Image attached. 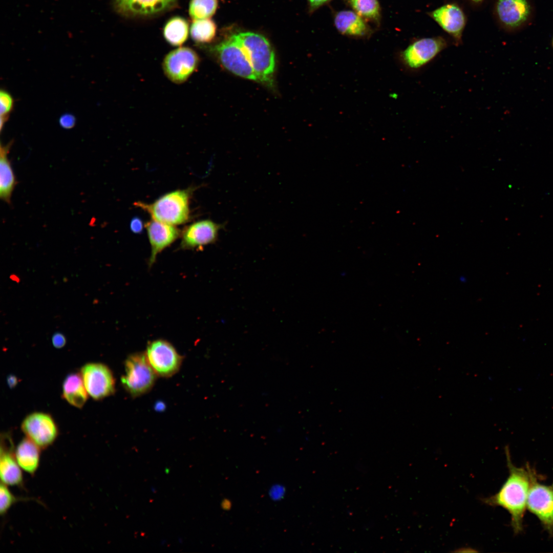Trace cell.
Returning <instances> with one entry per match:
<instances>
[{
  "instance_id": "4dcf8cb0",
  "label": "cell",
  "mask_w": 553,
  "mask_h": 553,
  "mask_svg": "<svg viewBox=\"0 0 553 553\" xmlns=\"http://www.w3.org/2000/svg\"><path fill=\"white\" fill-rule=\"evenodd\" d=\"M331 0H308L311 10H315Z\"/></svg>"
},
{
  "instance_id": "2e32d148",
  "label": "cell",
  "mask_w": 553,
  "mask_h": 553,
  "mask_svg": "<svg viewBox=\"0 0 553 553\" xmlns=\"http://www.w3.org/2000/svg\"><path fill=\"white\" fill-rule=\"evenodd\" d=\"M145 225L151 246L148 261L151 267L155 263L157 255L179 237L180 231L174 225L154 219L147 222Z\"/></svg>"
},
{
  "instance_id": "7c38bea8",
  "label": "cell",
  "mask_w": 553,
  "mask_h": 553,
  "mask_svg": "<svg viewBox=\"0 0 553 553\" xmlns=\"http://www.w3.org/2000/svg\"><path fill=\"white\" fill-rule=\"evenodd\" d=\"M145 355L156 374L162 377H169L175 374L182 361L174 347L163 339L150 342Z\"/></svg>"
},
{
  "instance_id": "52a82bcc",
  "label": "cell",
  "mask_w": 553,
  "mask_h": 553,
  "mask_svg": "<svg viewBox=\"0 0 553 553\" xmlns=\"http://www.w3.org/2000/svg\"><path fill=\"white\" fill-rule=\"evenodd\" d=\"M536 473L533 477L527 500V509L539 520L544 529L553 535V484H543Z\"/></svg>"
},
{
  "instance_id": "8fae6325",
  "label": "cell",
  "mask_w": 553,
  "mask_h": 553,
  "mask_svg": "<svg viewBox=\"0 0 553 553\" xmlns=\"http://www.w3.org/2000/svg\"><path fill=\"white\" fill-rule=\"evenodd\" d=\"M80 375L88 394L94 399L99 400L114 393V377L107 365L87 363L82 367Z\"/></svg>"
},
{
  "instance_id": "83f0119b",
  "label": "cell",
  "mask_w": 553,
  "mask_h": 553,
  "mask_svg": "<svg viewBox=\"0 0 553 553\" xmlns=\"http://www.w3.org/2000/svg\"><path fill=\"white\" fill-rule=\"evenodd\" d=\"M76 122L75 117L70 113L62 115L59 119V124L60 126L67 130L73 128L76 124Z\"/></svg>"
},
{
  "instance_id": "6da1fadb",
  "label": "cell",
  "mask_w": 553,
  "mask_h": 553,
  "mask_svg": "<svg viewBox=\"0 0 553 553\" xmlns=\"http://www.w3.org/2000/svg\"><path fill=\"white\" fill-rule=\"evenodd\" d=\"M508 476L498 492L483 498L482 502L491 506H500L511 516V524L517 534L523 530V520L528 492L533 477L537 473L528 464L517 467L512 462L508 447L505 448Z\"/></svg>"
},
{
  "instance_id": "d4e9b609",
  "label": "cell",
  "mask_w": 553,
  "mask_h": 553,
  "mask_svg": "<svg viewBox=\"0 0 553 553\" xmlns=\"http://www.w3.org/2000/svg\"><path fill=\"white\" fill-rule=\"evenodd\" d=\"M217 6V0H191L189 14L194 20L209 18L215 14Z\"/></svg>"
},
{
  "instance_id": "8992f818",
  "label": "cell",
  "mask_w": 553,
  "mask_h": 553,
  "mask_svg": "<svg viewBox=\"0 0 553 553\" xmlns=\"http://www.w3.org/2000/svg\"><path fill=\"white\" fill-rule=\"evenodd\" d=\"M222 65L240 77L258 81L244 48L235 35L215 48Z\"/></svg>"
},
{
  "instance_id": "9c48e42d",
  "label": "cell",
  "mask_w": 553,
  "mask_h": 553,
  "mask_svg": "<svg viewBox=\"0 0 553 553\" xmlns=\"http://www.w3.org/2000/svg\"><path fill=\"white\" fill-rule=\"evenodd\" d=\"M199 61V57L193 49L179 47L165 56L162 67L164 74L171 81L181 84L196 71Z\"/></svg>"
},
{
  "instance_id": "4316f807",
  "label": "cell",
  "mask_w": 553,
  "mask_h": 553,
  "mask_svg": "<svg viewBox=\"0 0 553 553\" xmlns=\"http://www.w3.org/2000/svg\"><path fill=\"white\" fill-rule=\"evenodd\" d=\"M14 100L12 96L6 90L0 91V129L2 131L5 124L7 122L10 113L12 111Z\"/></svg>"
},
{
  "instance_id": "9a60e30c",
  "label": "cell",
  "mask_w": 553,
  "mask_h": 553,
  "mask_svg": "<svg viewBox=\"0 0 553 553\" xmlns=\"http://www.w3.org/2000/svg\"><path fill=\"white\" fill-rule=\"evenodd\" d=\"M430 16L447 32L457 45L461 42L466 17L462 9L455 4H447L432 11Z\"/></svg>"
},
{
  "instance_id": "44dd1931",
  "label": "cell",
  "mask_w": 553,
  "mask_h": 553,
  "mask_svg": "<svg viewBox=\"0 0 553 553\" xmlns=\"http://www.w3.org/2000/svg\"><path fill=\"white\" fill-rule=\"evenodd\" d=\"M88 393L80 374L72 373L65 377L62 386V396L70 405L81 408L88 398Z\"/></svg>"
},
{
  "instance_id": "7402d4cb",
  "label": "cell",
  "mask_w": 553,
  "mask_h": 553,
  "mask_svg": "<svg viewBox=\"0 0 553 553\" xmlns=\"http://www.w3.org/2000/svg\"><path fill=\"white\" fill-rule=\"evenodd\" d=\"M188 31L187 21L182 17L175 16L166 23L163 29V35L168 44L174 46H179L187 40Z\"/></svg>"
},
{
  "instance_id": "f546056e",
  "label": "cell",
  "mask_w": 553,
  "mask_h": 553,
  "mask_svg": "<svg viewBox=\"0 0 553 553\" xmlns=\"http://www.w3.org/2000/svg\"><path fill=\"white\" fill-rule=\"evenodd\" d=\"M143 223L142 220L137 217L133 218L130 222V227L131 231L135 233H140L143 229Z\"/></svg>"
},
{
  "instance_id": "1f68e13d",
  "label": "cell",
  "mask_w": 553,
  "mask_h": 553,
  "mask_svg": "<svg viewBox=\"0 0 553 553\" xmlns=\"http://www.w3.org/2000/svg\"><path fill=\"white\" fill-rule=\"evenodd\" d=\"M18 379L17 377L13 374L9 375L7 377V382L8 386L10 388H14L18 384Z\"/></svg>"
},
{
  "instance_id": "ac0fdd59",
  "label": "cell",
  "mask_w": 553,
  "mask_h": 553,
  "mask_svg": "<svg viewBox=\"0 0 553 553\" xmlns=\"http://www.w3.org/2000/svg\"><path fill=\"white\" fill-rule=\"evenodd\" d=\"M334 24L339 32L349 36L364 37L370 32L365 19L354 11L338 12L334 16Z\"/></svg>"
},
{
  "instance_id": "d6a6232c",
  "label": "cell",
  "mask_w": 553,
  "mask_h": 553,
  "mask_svg": "<svg viewBox=\"0 0 553 553\" xmlns=\"http://www.w3.org/2000/svg\"><path fill=\"white\" fill-rule=\"evenodd\" d=\"M10 279L11 280H12L13 281H16L17 282H18L19 281V278L16 275H15L14 274H12L10 276Z\"/></svg>"
},
{
  "instance_id": "836d02e7",
  "label": "cell",
  "mask_w": 553,
  "mask_h": 553,
  "mask_svg": "<svg viewBox=\"0 0 553 553\" xmlns=\"http://www.w3.org/2000/svg\"><path fill=\"white\" fill-rule=\"evenodd\" d=\"M472 1L474 2H476V3H478V2H480L482 1L483 0H472Z\"/></svg>"
},
{
  "instance_id": "30bf717a",
  "label": "cell",
  "mask_w": 553,
  "mask_h": 553,
  "mask_svg": "<svg viewBox=\"0 0 553 553\" xmlns=\"http://www.w3.org/2000/svg\"><path fill=\"white\" fill-rule=\"evenodd\" d=\"M21 429L26 437L41 450L53 444L59 434L58 427L53 417L41 412L27 415L22 423Z\"/></svg>"
},
{
  "instance_id": "277c9868",
  "label": "cell",
  "mask_w": 553,
  "mask_h": 553,
  "mask_svg": "<svg viewBox=\"0 0 553 553\" xmlns=\"http://www.w3.org/2000/svg\"><path fill=\"white\" fill-rule=\"evenodd\" d=\"M495 13L502 28L516 32L531 24L535 8L532 0H496Z\"/></svg>"
},
{
  "instance_id": "e0dca14e",
  "label": "cell",
  "mask_w": 553,
  "mask_h": 553,
  "mask_svg": "<svg viewBox=\"0 0 553 553\" xmlns=\"http://www.w3.org/2000/svg\"><path fill=\"white\" fill-rule=\"evenodd\" d=\"M176 0H115L119 12L125 15H148L162 12L170 7Z\"/></svg>"
},
{
  "instance_id": "484cf974",
  "label": "cell",
  "mask_w": 553,
  "mask_h": 553,
  "mask_svg": "<svg viewBox=\"0 0 553 553\" xmlns=\"http://www.w3.org/2000/svg\"><path fill=\"white\" fill-rule=\"evenodd\" d=\"M7 485L1 483L0 486V514L5 516L12 506L21 501L29 500L30 498L19 497L14 495Z\"/></svg>"
},
{
  "instance_id": "cb8c5ba5",
  "label": "cell",
  "mask_w": 553,
  "mask_h": 553,
  "mask_svg": "<svg viewBox=\"0 0 553 553\" xmlns=\"http://www.w3.org/2000/svg\"><path fill=\"white\" fill-rule=\"evenodd\" d=\"M353 11L365 19L378 22L380 8L378 0H347Z\"/></svg>"
},
{
  "instance_id": "f1b7e54d",
  "label": "cell",
  "mask_w": 553,
  "mask_h": 553,
  "mask_svg": "<svg viewBox=\"0 0 553 553\" xmlns=\"http://www.w3.org/2000/svg\"><path fill=\"white\" fill-rule=\"evenodd\" d=\"M52 342L55 348L59 349L65 346L66 343V339L62 333L56 332L54 333L52 337Z\"/></svg>"
},
{
  "instance_id": "5bb4252c",
  "label": "cell",
  "mask_w": 553,
  "mask_h": 553,
  "mask_svg": "<svg viewBox=\"0 0 553 553\" xmlns=\"http://www.w3.org/2000/svg\"><path fill=\"white\" fill-rule=\"evenodd\" d=\"M11 435L1 434L0 449V477L1 483L7 486L23 487L22 470L16 460Z\"/></svg>"
},
{
  "instance_id": "ffe728a7",
  "label": "cell",
  "mask_w": 553,
  "mask_h": 553,
  "mask_svg": "<svg viewBox=\"0 0 553 553\" xmlns=\"http://www.w3.org/2000/svg\"><path fill=\"white\" fill-rule=\"evenodd\" d=\"M41 449L27 437L22 439L15 450V455L22 470L34 475L40 464Z\"/></svg>"
},
{
  "instance_id": "d6986e66",
  "label": "cell",
  "mask_w": 553,
  "mask_h": 553,
  "mask_svg": "<svg viewBox=\"0 0 553 553\" xmlns=\"http://www.w3.org/2000/svg\"><path fill=\"white\" fill-rule=\"evenodd\" d=\"M13 141L0 146V197L2 200L10 204L12 193L17 184L8 154Z\"/></svg>"
},
{
  "instance_id": "3957f363",
  "label": "cell",
  "mask_w": 553,
  "mask_h": 553,
  "mask_svg": "<svg viewBox=\"0 0 553 553\" xmlns=\"http://www.w3.org/2000/svg\"><path fill=\"white\" fill-rule=\"evenodd\" d=\"M235 36L247 54L258 81L272 85L275 56L268 40L261 34L252 32L240 33Z\"/></svg>"
},
{
  "instance_id": "7a4b0ae2",
  "label": "cell",
  "mask_w": 553,
  "mask_h": 553,
  "mask_svg": "<svg viewBox=\"0 0 553 553\" xmlns=\"http://www.w3.org/2000/svg\"><path fill=\"white\" fill-rule=\"evenodd\" d=\"M191 189L176 190L163 195L152 203L139 201L134 205L147 211L155 220L172 225L183 224L189 218Z\"/></svg>"
},
{
  "instance_id": "603a6c76",
  "label": "cell",
  "mask_w": 553,
  "mask_h": 553,
  "mask_svg": "<svg viewBox=\"0 0 553 553\" xmlns=\"http://www.w3.org/2000/svg\"><path fill=\"white\" fill-rule=\"evenodd\" d=\"M216 30V24L209 18L195 20L190 26V35L197 42L207 43L214 39Z\"/></svg>"
},
{
  "instance_id": "e575fe53",
  "label": "cell",
  "mask_w": 553,
  "mask_h": 553,
  "mask_svg": "<svg viewBox=\"0 0 553 553\" xmlns=\"http://www.w3.org/2000/svg\"><path fill=\"white\" fill-rule=\"evenodd\" d=\"M552 46H553V39H552Z\"/></svg>"
},
{
  "instance_id": "ba28073f",
  "label": "cell",
  "mask_w": 553,
  "mask_h": 553,
  "mask_svg": "<svg viewBox=\"0 0 553 553\" xmlns=\"http://www.w3.org/2000/svg\"><path fill=\"white\" fill-rule=\"evenodd\" d=\"M448 46L441 37L422 38L411 43L401 53L404 66L412 71H418L430 63Z\"/></svg>"
},
{
  "instance_id": "4fadbf2b",
  "label": "cell",
  "mask_w": 553,
  "mask_h": 553,
  "mask_svg": "<svg viewBox=\"0 0 553 553\" xmlns=\"http://www.w3.org/2000/svg\"><path fill=\"white\" fill-rule=\"evenodd\" d=\"M225 223L218 224L210 219L202 220L186 226L181 232V247L184 249L201 248L215 242Z\"/></svg>"
},
{
  "instance_id": "5b68a950",
  "label": "cell",
  "mask_w": 553,
  "mask_h": 553,
  "mask_svg": "<svg viewBox=\"0 0 553 553\" xmlns=\"http://www.w3.org/2000/svg\"><path fill=\"white\" fill-rule=\"evenodd\" d=\"M125 373L121 377L124 388L133 396L147 392L153 386L156 373L150 365L145 353H134L125 362Z\"/></svg>"
}]
</instances>
